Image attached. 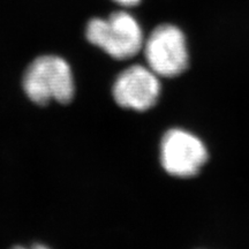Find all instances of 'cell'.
<instances>
[{"mask_svg": "<svg viewBox=\"0 0 249 249\" xmlns=\"http://www.w3.org/2000/svg\"><path fill=\"white\" fill-rule=\"evenodd\" d=\"M160 155L163 169L178 178L196 176L208 160L203 142L181 128H172L164 134Z\"/></svg>", "mask_w": 249, "mask_h": 249, "instance_id": "obj_4", "label": "cell"}, {"mask_svg": "<svg viewBox=\"0 0 249 249\" xmlns=\"http://www.w3.org/2000/svg\"><path fill=\"white\" fill-rule=\"evenodd\" d=\"M23 91L37 105L51 102L67 104L75 95V81L70 64L54 54L37 57L27 67L22 79Z\"/></svg>", "mask_w": 249, "mask_h": 249, "instance_id": "obj_1", "label": "cell"}, {"mask_svg": "<svg viewBox=\"0 0 249 249\" xmlns=\"http://www.w3.org/2000/svg\"><path fill=\"white\" fill-rule=\"evenodd\" d=\"M112 95L121 107L138 112L148 111L160 98V76L148 66L133 65L119 73L114 80Z\"/></svg>", "mask_w": 249, "mask_h": 249, "instance_id": "obj_5", "label": "cell"}, {"mask_svg": "<svg viewBox=\"0 0 249 249\" xmlns=\"http://www.w3.org/2000/svg\"><path fill=\"white\" fill-rule=\"evenodd\" d=\"M143 48L148 67L160 77H176L188 67L186 37L173 24L156 27Z\"/></svg>", "mask_w": 249, "mask_h": 249, "instance_id": "obj_3", "label": "cell"}, {"mask_svg": "<svg viewBox=\"0 0 249 249\" xmlns=\"http://www.w3.org/2000/svg\"><path fill=\"white\" fill-rule=\"evenodd\" d=\"M86 37L117 60L133 58L144 44L141 26L124 11L114 12L107 18H91L86 27Z\"/></svg>", "mask_w": 249, "mask_h": 249, "instance_id": "obj_2", "label": "cell"}, {"mask_svg": "<svg viewBox=\"0 0 249 249\" xmlns=\"http://www.w3.org/2000/svg\"><path fill=\"white\" fill-rule=\"evenodd\" d=\"M12 249H50L49 247H46L44 245H39V244H36V245H33L31 247H22V246H17V247L12 248Z\"/></svg>", "mask_w": 249, "mask_h": 249, "instance_id": "obj_7", "label": "cell"}, {"mask_svg": "<svg viewBox=\"0 0 249 249\" xmlns=\"http://www.w3.org/2000/svg\"><path fill=\"white\" fill-rule=\"evenodd\" d=\"M113 1L124 6V7H133V6L139 5L141 0H113Z\"/></svg>", "mask_w": 249, "mask_h": 249, "instance_id": "obj_6", "label": "cell"}]
</instances>
